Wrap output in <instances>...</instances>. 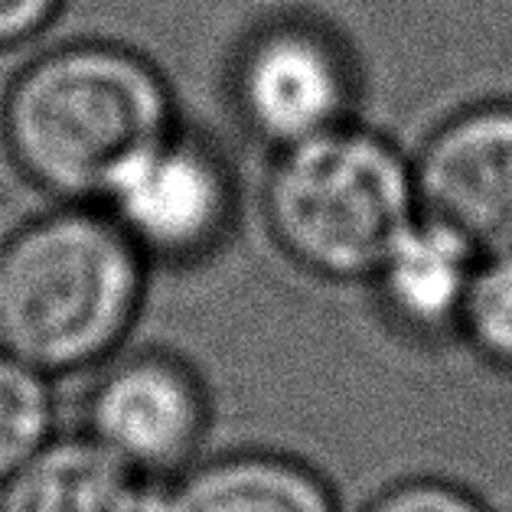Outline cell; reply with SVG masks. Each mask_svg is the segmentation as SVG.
I'll list each match as a JSON object with an SVG mask.
<instances>
[{"instance_id":"cell-1","label":"cell","mask_w":512,"mask_h":512,"mask_svg":"<svg viewBox=\"0 0 512 512\" xmlns=\"http://www.w3.org/2000/svg\"><path fill=\"white\" fill-rule=\"evenodd\" d=\"M177 131L167 79L128 46L79 40L30 59L0 98V144L56 203H102L131 160Z\"/></svg>"},{"instance_id":"cell-3","label":"cell","mask_w":512,"mask_h":512,"mask_svg":"<svg viewBox=\"0 0 512 512\" xmlns=\"http://www.w3.org/2000/svg\"><path fill=\"white\" fill-rule=\"evenodd\" d=\"M418 216L411 160L353 121L278 151L265 180L274 242L320 281H372Z\"/></svg>"},{"instance_id":"cell-6","label":"cell","mask_w":512,"mask_h":512,"mask_svg":"<svg viewBox=\"0 0 512 512\" xmlns=\"http://www.w3.org/2000/svg\"><path fill=\"white\" fill-rule=\"evenodd\" d=\"M232 102L258 141L284 151L349 121L356 102L353 62L314 23H271L235 59Z\"/></svg>"},{"instance_id":"cell-13","label":"cell","mask_w":512,"mask_h":512,"mask_svg":"<svg viewBox=\"0 0 512 512\" xmlns=\"http://www.w3.org/2000/svg\"><path fill=\"white\" fill-rule=\"evenodd\" d=\"M356 512H493L473 486L441 473H408L382 483Z\"/></svg>"},{"instance_id":"cell-11","label":"cell","mask_w":512,"mask_h":512,"mask_svg":"<svg viewBox=\"0 0 512 512\" xmlns=\"http://www.w3.org/2000/svg\"><path fill=\"white\" fill-rule=\"evenodd\" d=\"M56 434L53 379L0 353V483L30 464Z\"/></svg>"},{"instance_id":"cell-5","label":"cell","mask_w":512,"mask_h":512,"mask_svg":"<svg viewBox=\"0 0 512 512\" xmlns=\"http://www.w3.org/2000/svg\"><path fill=\"white\" fill-rule=\"evenodd\" d=\"M102 206L147 261L203 258L232 226L235 190L222 157L180 131L141 151L102 196Z\"/></svg>"},{"instance_id":"cell-2","label":"cell","mask_w":512,"mask_h":512,"mask_svg":"<svg viewBox=\"0 0 512 512\" xmlns=\"http://www.w3.org/2000/svg\"><path fill=\"white\" fill-rule=\"evenodd\" d=\"M147 258L98 203H56L0 239V353L49 379L121 353Z\"/></svg>"},{"instance_id":"cell-8","label":"cell","mask_w":512,"mask_h":512,"mask_svg":"<svg viewBox=\"0 0 512 512\" xmlns=\"http://www.w3.org/2000/svg\"><path fill=\"white\" fill-rule=\"evenodd\" d=\"M151 512H343L340 493L310 460L274 447L206 454L151 496Z\"/></svg>"},{"instance_id":"cell-14","label":"cell","mask_w":512,"mask_h":512,"mask_svg":"<svg viewBox=\"0 0 512 512\" xmlns=\"http://www.w3.org/2000/svg\"><path fill=\"white\" fill-rule=\"evenodd\" d=\"M66 0H0V53L36 40Z\"/></svg>"},{"instance_id":"cell-9","label":"cell","mask_w":512,"mask_h":512,"mask_svg":"<svg viewBox=\"0 0 512 512\" xmlns=\"http://www.w3.org/2000/svg\"><path fill=\"white\" fill-rule=\"evenodd\" d=\"M480 255L441 222L418 216L372 274L376 294L398 327L415 336L457 333Z\"/></svg>"},{"instance_id":"cell-4","label":"cell","mask_w":512,"mask_h":512,"mask_svg":"<svg viewBox=\"0 0 512 512\" xmlns=\"http://www.w3.org/2000/svg\"><path fill=\"white\" fill-rule=\"evenodd\" d=\"M209 424V392L190 362L141 349L98 366L82 431L144 486L160 490L206 457Z\"/></svg>"},{"instance_id":"cell-10","label":"cell","mask_w":512,"mask_h":512,"mask_svg":"<svg viewBox=\"0 0 512 512\" xmlns=\"http://www.w3.org/2000/svg\"><path fill=\"white\" fill-rule=\"evenodd\" d=\"M154 490L89 434H56L0 483V512H151Z\"/></svg>"},{"instance_id":"cell-7","label":"cell","mask_w":512,"mask_h":512,"mask_svg":"<svg viewBox=\"0 0 512 512\" xmlns=\"http://www.w3.org/2000/svg\"><path fill=\"white\" fill-rule=\"evenodd\" d=\"M421 216L473 252L512 248V105H477L441 121L411 160Z\"/></svg>"},{"instance_id":"cell-12","label":"cell","mask_w":512,"mask_h":512,"mask_svg":"<svg viewBox=\"0 0 512 512\" xmlns=\"http://www.w3.org/2000/svg\"><path fill=\"white\" fill-rule=\"evenodd\" d=\"M457 333L483 362L512 372V248L480 258Z\"/></svg>"},{"instance_id":"cell-15","label":"cell","mask_w":512,"mask_h":512,"mask_svg":"<svg viewBox=\"0 0 512 512\" xmlns=\"http://www.w3.org/2000/svg\"><path fill=\"white\" fill-rule=\"evenodd\" d=\"M499 7H503V17H506V23L512 27V0H499Z\"/></svg>"}]
</instances>
